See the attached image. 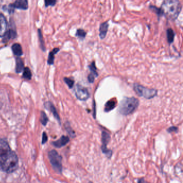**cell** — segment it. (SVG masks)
I'll use <instances>...</instances> for the list:
<instances>
[{
	"mask_svg": "<svg viewBox=\"0 0 183 183\" xmlns=\"http://www.w3.org/2000/svg\"><path fill=\"white\" fill-rule=\"evenodd\" d=\"M56 3V1L55 0H46L45 1V5L46 7H47L48 6H54Z\"/></svg>",
	"mask_w": 183,
	"mask_h": 183,
	"instance_id": "obj_28",
	"label": "cell"
},
{
	"mask_svg": "<svg viewBox=\"0 0 183 183\" xmlns=\"http://www.w3.org/2000/svg\"><path fill=\"white\" fill-rule=\"evenodd\" d=\"M8 26L7 20L2 14H0V37H3V36L7 32Z\"/></svg>",
	"mask_w": 183,
	"mask_h": 183,
	"instance_id": "obj_8",
	"label": "cell"
},
{
	"mask_svg": "<svg viewBox=\"0 0 183 183\" xmlns=\"http://www.w3.org/2000/svg\"><path fill=\"white\" fill-rule=\"evenodd\" d=\"M149 8H150L151 10H153V11L155 12L156 14L158 16V17H160L161 16H163L162 15V11L160 10V8H157V7H155V6H153V5H151L149 7Z\"/></svg>",
	"mask_w": 183,
	"mask_h": 183,
	"instance_id": "obj_26",
	"label": "cell"
},
{
	"mask_svg": "<svg viewBox=\"0 0 183 183\" xmlns=\"http://www.w3.org/2000/svg\"><path fill=\"white\" fill-rule=\"evenodd\" d=\"M17 37V32L13 29L7 31L5 34L3 36L2 42L6 43L11 39H15Z\"/></svg>",
	"mask_w": 183,
	"mask_h": 183,
	"instance_id": "obj_12",
	"label": "cell"
},
{
	"mask_svg": "<svg viewBox=\"0 0 183 183\" xmlns=\"http://www.w3.org/2000/svg\"><path fill=\"white\" fill-rule=\"evenodd\" d=\"M167 132L168 133H171L173 132H177L178 130V128L176 126H171L167 129Z\"/></svg>",
	"mask_w": 183,
	"mask_h": 183,
	"instance_id": "obj_29",
	"label": "cell"
},
{
	"mask_svg": "<svg viewBox=\"0 0 183 183\" xmlns=\"http://www.w3.org/2000/svg\"><path fill=\"white\" fill-rule=\"evenodd\" d=\"M38 33L39 40V43H40V48L43 50V51L45 52L46 50L45 45V43H44V39H43L42 33H41V31L40 29H38Z\"/></svg>",
	"mask_w": 183,
	"mask_h": 183,
	"instance_id": "obj_20",
	"label": "cell"
},
{
	"mask_svg": "<svg viewBox=\"0 0 183 183\" xmlns=\"http://www.w3.org/2000/svg\"><path fill=\"white\" fill-rule=\"evenodd\" d=\"M95 76L92 73H90V74L88 75V81H89L90 83H93L94 81H95Z\"/></svg>",
	"mask_w": 183,
	"mask_h": 183,
	"instance_id": "obj_30",
	"label": "cell"
},
{
	"mask_svg": "<svg viewBox=\"0 0 183 183\" xmlns=\"http://www.w3.org/2000/svg\"><path fill=\"white\" fill-rule=\"evenodd\" d=\"M160 9L162 15L169 20H175L181 13L182 5L179 1L166 0L163 1Z\"/></svg>",
	"mask_w": 183,
	"mask_h": 183,
	"instance_id": "obj_2",
	"label": "cell"
},
{
	"mask_svg": "<svg viewBox=\"0 0 183 183\" xmlns=\"http://www.w3.org/2000/svg\"><path fill=\"white\" fill-rule=\"evenodd\" d=\"M45 106L47 109L50 111V112L53 114L54 117H55V119L58 120L59 123L61 124V119L60 116L59 115L58 112L56 111V108L53 104L51 103L50 102H47L45 104Z\"/></svg>",
	"mask_w": 183,
	"mask_h": 183,
	"instance_id": "obj_10",
	"label": "cell"
},
{
	"mask_svg": "<svg viewBox=\"0 0 183 183\" xmlns=\"http://www.w3.org/2000/svg\"><path fill=\"white\" fill-rule=\"evenodd\" d=\"M69 141L70 139L68 136H63L59 140L53 141L52 143L56 148H60L68 144Z\"/></svg>",
	"mask_w": 183,
	"mask_h": 183,
	"instance_id": "obj_9",
	"label": "cell"
},
{
	"mask_svg": "<svg viewBox=\"0 0 183 183\" xmlns=\"http://www.w3.org/2000/svg\"><path fill=\"white\" fill-rule=\"evenodd\" d=\"M111 136L110 133L105 130H103L102 132V146L101 150L103 154L108 157L111 158L112 155V151L108 149V145L110 141Z\"/></svg>",
	"mask_w": 183,
	"mask_h": 183,
	"instance_id": "obj_6",
	"label": "cell"
},
{
	"mask_svg": "<svg viewBox=\"0 0 183 183\" xmlns=\"http://www.w3.org/2000/svg\"><path fill=\"white\" fill-rule=\"evenodd\" d=\"M47 136L45 132H44L43 133V136H42V144L44 145L47 141Z\"/></svg>",
	"mask_w": 183,
	"mask_h": 183,
	"instance_id": "obj_31",
	"label": "cell"
},
{
	"mask_svg": "<svg viewBox=\"0 0 183 183\" xmlns=\"http://www.w3.org/2000/svg\"><path fill=\"white\" fill-rule=\"evenodd\" d=\"M40 121L41 123L42 124V125L44 126L46 125L48 121V118L47 116L46 115L45 112H44V111L41 112Z\"/></svg>",
	"mask_w": 183,
	"mask_h": 183,
	"instance_id": "obj_22",
	"label": "cell"
},
{
	"mask_svg": "<svg viewBox=\"0 0 183 183\" xmlns=\"http://www.w3.org/2000/svg\"><path fill=\"white\" fill-rule=\"evenodd\" d=\"M133 88L138 95L146 99H151L157 96L158 92L156 89L146 88L138 83L134 84Z\"/></svg>",
	"mask_w": 183,
	"mask_h": 183,
	"instance_id": "obj_5",
	"label": "cell"
},
{
	"mask_svg": "<svg viewBox=\"0 0 183 183\" xmlns=\"http://www.w3.org/2000/svg\"><path fill=\"white\" fill-rule=\"evenodd\" d=\"M89 68L91 72V73L95 76V77H97L98 76V73L97 72V68L96 67L95 62L93 61L90 65L89 66Z\"/></svg>",
	"mask_w": 183,
	"mask_h": 183,
	"instance_id": "obj_24",
	"label": "cell"
},
{
	"mask_svg": "<svg viewBox=\"0 0 183 183\" xmlns=\"http://www.w3.org/2000/svg\"><path fill=\"white\" fill-rule=\"evenodd\" d=\"M116 105H117V102L114 99L108 100L105 105L104 111L105 112H108L114 109L115 108Z\"/></svg>",
	"mask_w": 183,
	"mask_h": 183,
	"instance_id": "obj_15",
	"label": "cell"
},
{
	"mask_svg": "<svg viewBox=\"0 0 183 183\" xmlns=\"http://www.w3.org/2000/svg\"><path fill=\"white\" fill-rule=\"evenodd\" d=\"M63 80L65 81V82L67 84L69 88H70V89L73 88L74 84V81L73 78H63Z\"/></svg>",
	"mask_w": 183,
	"mask_h": 183,
	"instance_id": "obj_25",
	"label": "cell"
},
{
	"mask_svg": "<svg viewBox=\"0 0 183 183\" xmlns=\"http://www.w3.org/2000/svg\"><path fill=\"white\" fill-rule=\"evenodd\" d=\"M96 104L95 103H93V118L96 119Z\"/></svg>",
	"mask_w": 183,
	"mask_h": 183,
	"instance_id": "obj_33",
	"label": "cell"
},
{
	"mask_svg": "<svg viewBox=\"0 0 183 183\" xmlns=\"http://www.w3.org/2000/svg\"><path fill=\"white\" fill-rule=\"evenodd\" d=\"M31 77H32V74L30 68L28 67L24 68L23 70V78L28 80H30L31 78Z\"/></svg>",
	"mask_w": 183,
	"mask_h": 183,
	"instance_id": "obj_21",
	"label": "cell"
},
{
	"mask_svg": "<svg viewBox=\"0 0 183 183\" xmlns=\"http://www.w3.org/2000/svg\"><path fill=\"white\" fill-rule=\"evenodd\" d=\"M11 49L14 55H16L17 56H20L23 54L22 48L20 44L18 43H15L13 44L11 46Z\"/></svg>",
	"mask_w": 183,
	"mask_h": 183,
	"instance_id": "obj_14",
	"label": "cell"
},
{
	"mask_svg": "<svg viewBox=\"0 0 183 183\" xmlns=\"http://www.w3.org/2000/svg\"><path fill=\"white\" fill-rule=\"evenodd\" d=\"M87 35V32L85 31L83 29H78V30L76 31L75 35L76 37H78V38L80 39L81 40H83L84 39Z\"/></svg>",
	"mask_w": 183,
	"mask_h": 183,
	"instance_id": "obj_23",
	"label": "cell"
},
{
	"mask_svg": "<svg viewBox=\"0 0 183 183\" xmlns=\"http://www.w3.org/2000/svg\"><path fill=\"white\" fill-rule=\"evenodd\" d=\"M92 183V182H91V181H90V182H89V183Z\"/></svg>",
	"mask_w": 183,
	"mask_h": 183,
	"instance_id": "obj_34",
	"label": "cell"
},
{
	"mask_svg": "<svg viewBox=\"0 0 183 183\" xmlns=\"http://www.w3.org/2000/svg\"><path fill=\"white\" fill-rule=\"evenodd\" d=\"M24 69V65L22 59L20 58H17L16 59V72L17 73H20Z\"/></svg>",
	"mask_w": 183,
	"mask_h": 183,
	"instance_id": "obj_16",
	"label": "cell"
},
{
	"mask_svg": "<svg viewBox=\"0 0 183 183\" xmlns=\"http://www.w3.org/2000/svg\"><path fill=\"white\" fill-rule=\"evenodd\" d=\"M74 93L76 98L82 101L87 100L90 97L88 89L78 84H76L74 88Z\"/></svg>",
	"mask_w": 183,
	"mask_h": 183,
	"instance_id": "obj_7",
	"label": "cell"
},
{
	"mask_svg": "<svg viewBox=\"0 0 183 183\" xmlns=\"http://www.w3.org/2000/svg\"><path fill=\"white\" fill-rule=\"evenodd\" d=\"M65 127L66 130H67V132H68L69 135L70 136V137L72 138H74L76 136V134L75 131L73 130L72 128L70 126V124L69 122H66L65 124Z\"/></svg>",
	"mask_w": 183,
	"mask_h": 183,
	"instance_id": "obj_19",
	"label": "cell"
},
{
	"mask_svg": "<svg viewBox=\"0 0 183 183\" xmlns=\"http://www.w3.org/2000/svg\"><path fill=\"white\" fill-rule=\"evenodd\" d=\"M48 158L54 170L56 172L61 174L63 171V157L58 153V151L53 149L48 152Z\"/></svg>",
	"mask_w": 183,
	"mask_h": 183,
	"instance_id": "obj_4",
	"label": "cell"
},
{
	"mask_svg": "<svg viewBox=\"0 0 183 183\" xmlns=\"http://www.w3.org/2000/svg\"><path fill=\"white\" fill-rule=\"evenodd\" d=\"M166 35H167V39L169 43L171 44L173 43L175 36V33L174 32L173 30L171 28L168 29L166 31Z\"/></svg>",
	"mask_w": 183,
	"mask_h": 183,
	"instance_id": "obj_18",
	"label": "cell"
},
{
	"mask_svg": "<svg viewBox=\"0 0 183 183\" xmlns=\"http://www.w3.org/2000/svg\"><path fill=\"white\" fill-rule=\"evenodd\" d=\"M10 5L14 9L17 8L19 9L26 10L28 8V1L26 0H17Z\"/></svg>",
	"mask_w": 183,
	"mask_h": 183,
	"instance_id": "obj_11",
	"label": "cell"
},
{
	"mask_svg": "<svg viewBox=\"0 0 183 183\" xmlns=\"http://www.w3.org/2000/svg\"><path fill=\"white\" fill-rule=\"evenodd\" d=\"M139 105V100L136 97H124L120 103L118 111L122 115H130L136 110Z\"/></svg>",
	"mask_w": 183,
	"mask_h": 183,
	"instance_id": "obj_3",
	"label": "cell"
},
{
	"mask_svg": "<svg viewBox=\"0 0 183 183\" xmlns=\"http://www.w3.org/2000/svg\"><path fill=\"white\" fill-rule=\"evenodd\" d=\"M137 183H149L148 181H145V178H140L138 179V182Z\"/></svg>",
	"mask_w": 183,
	"mask_h": 183,
	"instance_id": "obj_32",
	"label": "cell"
},
{
	"mask_svg": "<svg viewBox=\"0 0 183 183\" xmlns=\"http://www.w3.org/2000/svg\"><path fill=\"white\" fill-rule=\"evenodd\" d=\"M18 166L17 154L9 145L7 141L0 139V170L7 173H12Z\"/></svg>",
	"mask_w": 183,
	"mask_h": 183,
	"instance_id": "obj_1",
	"label": "cell"
},
{
	"mask_svg": "<svg viewBox=\"0 0 183 183\" xmlns=\"http://www.w3.org/2000/svg\"><path fill=\"white\" fill-rule=\"evenodd\" d=\"M60 50V48H54L53 50L49 53L48 55V58L47 63L48 65H52L54 64V55L58 53V52Z\"/></svg>",
	"mask_w": 183,
	"mask_h": 183,
	"instance_id": "obj_17",
	"label": "cell"
},
{
	"mask_svg": "<svg viewBox=\"0 0 183 183\" xmlns=\"http://www.w3.org/2000/svg\"><path fill=\"white\" fill-rule=\"evenodd\" d=\"M108 26L109 25L108 22H105L100 24L99 26V37L101 39H103L105 38L108 32Z\"/></svg>",
	"mask_w": 183,
	"mask_h": 183,
	"instance_id": "obj_13",
	"label": "cell"
},
{
	"mask_svg": "<svg viewBox=\"0 0 183 183\" xmlns=\"http://www.w3.org/2000/svg\"><path fill=\"white\" fill-rule=\"evenodd\" d=\"M3 8V10L8 11V13H9V14H12V13H14V10H15V9L13 8L10 4L9 5H8V6L4 5Z\"/></svg>",
	"mask_w": 183,
	"mask_h": 183,
	"instance_id": "obj_27",
	"label": "cell"
}]
</instances>
